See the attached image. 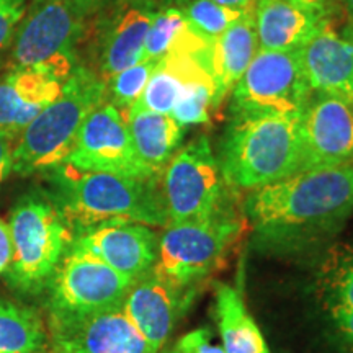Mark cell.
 <instances>
[{
	"label": "cell",
	"mask_w": 353,
	"mask_h": 353,
	"mask_svg": "<svg viewBox=\"0 0 353 353\" xmlns=\"http://www.w3.org/2000/svg\"><path fill=\"white\" fill-rule=\"evenodd\" d=\"M244 210L265 245L290 249L316 239L353 211V164L296 172L252 190Z\"/></svg>",
	"instance_id": "1"
},
{
	"label": "cell",
	"mask_w": 353,
	"mask_h": 353,
	"mask_svg": "<svg viewBox=\"0 0 353 353\" xmlns=\"http://www.w3.org/2000/svg\"><path fill=\"white\" fill-rule=\"evenodd\" d=\"M52 201L74 236L112 223L169 226L164 195L156 180L103 172H82L63 164L50 172Z\"/></svg>",
	"instance_id": "2"
},
{
	"label": "cell",
	"mask_w": 353,
	"mask_h": 353,
	"mask_svg": "<svg viewBox=\"0 0 353 353\" xmlns=\"http://www.w3.org/2000/svg\"><path fill=\"white\" fill-rule=\"evenodd\" d=\"M299 117L301 114H232L218 161L226 183L252 192L299 172Z\"/></svg>",
	"instance_id": "3"
},
{
	"label": "cell",
	"mask_w": 353,
	"mask_h": 353,
	"mask_svg": "<svg viewBox=\"0 0 353 353\" xmlns=\"http://www.w3.org/2000/svg\"><path fill=\"white\" fill-rule=\"evenodd\" d=\"M107 85L85 68L74 69L63 92L26 126L12 152V172L43 174L68 161L79 131L94 110L105 103Z\"/></svg>",
	"instance_id": "4"
},
{
	"label": "cell",
	"mask_w": 353,
	"mask_h": 353,
	"mask_svg": "<svg viewBox=\"0 0 353 353\" xmlns=\"http://www.w3.org/2000/svg\"><path fill=\"white\" fill-rule=\"evenodd\" d=\"M7 226L12 242V259L3 273L7 283L21 294H39L72 244V229L43 192L19 200Z\"/></svg>",
	"instance_id": "5"
},
{
	"label": "cell",
	"mask_w": 353,
	"mask_h": 353,
	"mask_svg": "<svg viewBox=\"0 0 353 353\" xmlns=\"http://www.w3.org/2000/svg\"><path fill=\"white\" fill-rule=\"evenodd\" d=\"M82 17L76 0H33L12 43V69H39L68 81Z\"/></svg>",
	"instance_id": "6"
},
{
	"label": "cell",
	"mask_w": 353,
	"mask_h": 353,
	"mask_svg": "<svg viewBox=\"0 0 353 353\" xmlns=\"http://www.w3.org/2000/svg\"><path fill=\"white\" fill-rule=\"evenodd\" d=\"M162 174L169 224L201 223L223 213L226 180L205 136L180 148Z\"/></svg>",
	"instance_id": "7"
},
{
	"label": "cell",
	"mask_w": 353,
	"mask_h": 353,
	"mask_svg": "<svg viewBox=\"0 0 353 353\" xmlns=\"http://www.w3.org/2000/svg\"><path fill=\"white\" fill-rule=\"evenodd\" d=\"M311 95L301 50H259L232 88L231 112L301 114Z\"/></svg>",
	"instance_id": "8"
},
{
	"label": "cell",
	"mask_w": 353,
	"mask_h": 353,
	"mask_svg": "<svg viewBox=\"0 0 353 353\" xmlns=\"http://www.w3.org/2000/svg\"><path fill=\"white\" fill-rule=\"evenodd\" d=\"M239 234V223L221 213L201 223L169 224L159 239L156 270L172 285L195 290L213 272Z\"/></svg>",
	"instance_id": "9"
},
{
	"label": "cell",
	"mask_w": 353,
	"mask_h": 353,
	"mask_svg": "<svg viewBox=\"0 0 353 353\" xmlns=\"http://www.w3.org/2000/svg\"><path fill=\"white\" fill-rule=\"evenodd\" d=\"M132 283L134 280L70 244L46 286L50 314L82 316L118 307Z\"/></svg>",
	"instance_id": "10"
},
{
	"label": "cell",
	"mask_w": 353,
	"mask_h": 353,
	"mask_svg": "<svg viewBox=\"0 0 353 353\" xmlns=\"http://www.w3.org/2000/svg\"><path fill=\"white\" fill-rule=\"evenodd\" d=\"M65 164L82 172H103L143 180L159 179L139 159L125 117L112 103H101L88 114Z\"/></svg>",
	"instance_id": "11"
},
{
	"label": "cell",
	"mask_w": 353,
	"mask_h": 353,
	"mask_svg": "<svg viewBox=\"0 0 353 353\" xmlns=\"http://www.w3.org/2000/svg\"><path fill=\"white\" fill-rule=\"evenodd\" d=\"M299 172L353 164V101L312 92L301 117Z\"/></svg>",
	"instance_id": "12"
},
{
	"label": "cell",
	"mask_w": 353,
	"mask_h": 353,
	"mask_svg": "<svg viewBox=\"0 0 353 353\" xmlns=\"http://www.w3.org/2000/svg\"><path fill=\"white\" fill-rule=\"evenodd\" d=\"M48 332L52 353H159L121 306L82 316L50 314Z\"/></svg>",
	"instance_id": "13"
},
{
	"label": "cell",
	"mask_w": 353,
	"mask_h": 353,
	"mask_svg": "<svg viewBox=\"0 0 353 353\" xmlns=\"http://www.w3.org/2000/svg\"><path fill=\"white\" fill-rule=\"evenodd\" d=\"M195 296V290L172 285L156 268L138 278L121 307L138 332L159 352Z\"/></svg>",
	"instance_id": "14"
},
{
	"label": "cell",
	"mask_w": 353,
	"mask_h": 353,
	"mask_svg": "<svg viewBox=\"0 0 353 353\" xmlns=\"http://www.w3.org/2000/svg\"><path fill=\"white\" fill-rule=\"evenodd\" d=\"M72 244L134 281L151 272L157 263L159 239L145 224H103L76 234Z\"/></svg>",
	"instance_id": "15"
},
{
	"label": "cell",
	"mask_w": 353,
	"mask_h": 353,
	"mask_svg": "<svg viewBox=\"0 0 353 353\" xmlns=\"http://www.w3.org/2000/svg\"><path fill=\"white\" fill-rule=\"evenodd\" d=\"M65 81L39 69H10L0 77V134L17 141L48 105L63 92Z\"/></svg>",
	"instance_id": "16"
},
{
	"label": "cell",
	"mask_w": 353,
	"mask_h": 353,
	"mask_svg": "<svg viewBox=\"0 0 353 353\" xmlns=\"http://www.w3.org/2000/svg\"><path fill=\"white\" fill-rule=\"evenodd\" d=\"M301 56L312 92L353 101V38L342 37L325 21Z\"/></svg>",
	"instance_id": "17"
},
{
	"label": "cell",
	"mask_w": 353,
	"mask_h": 353,
	"mask_svg": "<svg viewBox=\"0 0 353 353\" xmlns=\"http://www.w3.org/2000/svg\"><path fill=\"white\" fill-rule=\"evenodd\" d=\"M156 7L151 0H121L108 21L100 52L101 81L139 63Z\"/></svg>",
	"instance_id": "18"
},
{
	"label": "cell",
	"mask_w": 353,
	"mask_h": 353,
	"mask_svg": "<svg viewBox=\"0 0 353 353\" xmlns=\"http://www.w3.org/2000/svg\"><path fill=\"white\" fill-rule=\"evenodd\" d=\"M259 50L296 51L325 25V12L294 0H259L254 10Z\"/></svg>",
	"instance_id": "19"
},
{
	"label": "cell",
	"mask_w": 353,
	"mask_h": 353,
	"mask_svg": "<svg viewBox=\"0 0 353 353\" xmlns=\"http://www.w3.org/2000/svg\"><path fill=\"white\" fill-rule=\"evenodd\" d=\"M257 51L259 38L254 10L245 12L211 43L208 68L214 82V108L223 103L226 95L241 81Z\"/></svg>",
	"instance_id": "20"
},
{
	"label": "cell",
	"mask_w": 353,
	"mask_h": 353,
	"mask_svg": "<svg viewBox=\"0 0 353 353\" xmlns=\"http://www.w3.org/2000/svg\"><path fill=\"white\" fill-rule=\"evenodd\" d=\"M121 113L139 159L154 174L161 175L180 149L183 126H180L170 114L148 110L131 107Z\"/></svg>",
	"instance_id": "21"
},
{
	"label": "cell",
	"mask_w": 353,
	"mask_h": 353,
	"mask_svg": "<svg viewBox=\"0 0 353 353\" xmlns=\"http://www.w3.org/2000/svg\"><path fill=\"white\" fill-rule=\"evenodd\" d=\"M214 317L226 353H270L257 322L247 311L239 291L232 286L216 285Z\"/></svg>",
	"instance_id": "22"
},
{
	"label": "cell",
	"mask_w": 353,
	"mask_h": 353,
	"mask_svg": "<svg viewBox=\"0 0 353 353\" xmlns=\"http://www.w3.org/2000/svg\"><path fill=\"white\" fill-rule=\"evenodd\" d=\"M0 353H52L50 332L37 311L0 303Z\"/></svg>",
	"instance_id": "23"
},
{
	"label": "cell",
	"mask_w": 353,
	"mask_h": 353,
	"mask_svg": "<svg viewBox=\"0 0 353 353\" xmlns=\"http://www.w3.org/2000/svg\"><path fill=\"white\" fill-rule=\"evenodd\" d=\"M245 12L252 10L224 7L213 0H193L183 8L188 25L210 41H214L221 33L226 32Z\"/></svg>",
	"instance_id": "24"
},
{
	"label": "cell",
	"mask_w": 353,
	"mask_h": 353,
	"mask_svg": "<svg viewBox=\"0 0 353 353\" xmlns=\"http://www.w3.org/2000/svg\"><path fill=\"white\" fill-rule=\"evenodd\" d=\"M324 301L353 309V245L337 250L322 272Z\"/></svg>",
	"instance_id": "25"
},
{
	"label": "cell",
	"mask_w": 353,
	"mask_h": 353,
	"mask_svg": "<svg viewBox=\"0 0 353 353\" xmlns=\"http://www.w3.org/2000/svg\"><path fill=\"white\" fill-rule=\"evenodd\" d=\"M156 64L157 61L143 57L139 63L131 65V68H126L121 72L114 74L112 79H108L105 85H107V94L112 99L110 103L114 105L120 112H125V110L132 107L139 100L145 85H148V81Z\"/></svg>",
	"instance_id": "26"
},
{
	"label": "cell",
	"mask_w": 353,
	"mask_h": 353,
	"mask_svg": "<svg viewBox=\"0 0 353 353\" xmlns=\"http://www.w3.org/2000/svg\"><path fill=\"white\" fill-rule=\"evenodd\" d=\"M214 101V82L213 79H201L188 83L182 97L176 100L172 108L170 117L180 126L201 125L210 120V112L213 110Z\"/></svg>",
	"instance_id": "27"
},
{
	"label": "cell",
	"mask_w": 353,
	"mask_h": 353,
	"mask_svg": "<svg viewBox=\"0 0 353 353\" xmlns=\"http://www.w3.org/2000/svg\"><path fill=\"white\" fill-rule=\"evenodd\" d=\"M26 8V0H0V54L12 46Z\"/></svg>",
	"instance_id": "28"
},
{
	"label": "cell",
	"mask_w": 353,
	"mask_h": 353,
	"mask_svg": "<svg viewBox=\"0 0 353 353\" xmlns=\"http://www.w3.org/2000/svg\"><path fill=\"white\" fill-rule=\"evenodd\" d=\"M329 324L332 332L342 347L348 353H353V309L342 306V304L325 301Z\"/></svg>",
	"instance_id": "29"
},
{
	"label": "cell",
	"mask_w": 353,
	"mask_h": 353,
	"mask_svg": "<svg viewBox=\"0 0 353 353\" xmlns=\"http://www.w3.org/2000/svg\"><path fill=\"white\" fill-rule=\"evenodd\" d=\"M175 350L179 353H226L223 347L211 343L208 329H196L183 335L176 342Z\"/></svg>",
	"instance_id": "30"
},
{
	"label": "cell",
	"mask_w": 353,
	"mask_h": 353,
	"mask_svg": "<svg viewBox=\"0 0 353 353\" xmlns=\"http://www.w3.org/2000/svg\"><path fill=\"white\" fill-rule=\"evenodd\" d=\"M12 259V242L8 226L3 219H0V275H3L7 270L8 263Z\"/></svg>",
	"instance_id": "31"
},
{
	"label": "cell",
	"mask_w": 353,
	"mask_h": 353,
	"mask_svg": "<svg viewBox=\"0 0 353 353\" xmlns=\"http://www.w3.org/2000/svg\"><path fill=\"white\" fill-rule=\"evenodd\" d=\"M12 139L0 134V185L6 182L8 174L12 172Z\"/></svg>",
	"instance_id": "32"
},
{
	"label": "cell",
	"mask_w": 353,
	"mask_h": 353,
	"mask_svg": "<svg viewBox=\"0 0 353 353\" xmlns=\"http://www.w3.org/2000/svg\"><path fill=\"white\" fill-rule=\"evenodd\" d=\"M213 2L224 7L241 8V10H255L259 0H213Z\"/></svg>",
	"instance_id": "33"
},
{
	"label": "cell",
	"mask_w": 353,
	"mask_h": 353,
	"mask_svg": "<svg viewBox=\"0 0 353 353\" xmlns=\"http://www.w3.org/2000/svg\"><path fill=\"white\" fill-rule=\"evenodd\" d=\"M294 2L303 3V6L311 7V8H319V10H324L325 0H294Z\"/></svg>",
	"instance_id": "34"
},
{
	"label": "cell",
	"mask_w": 353,
	"mask_h": 353,
	"mask_svg": "<svg viewBox=\"0 0 353 353\" xmlns=\"http://www.w3.org/2000/svg\"><path fill=\"white\" fill-rule=\"evenodd\" d=\"M345 6H347L348 15H350V19L353 21V0H345Z\"/></svg>",
	"instance_id": "35"
},
{
	"label": "cell",
	"mask_w": 353,
	"mask_h": 353,
	"mask_svg": "<svg viewBox=\"0 0 353 353\" xmlns=\"http://www.w3.org/2000/svg\"><path fill=\"white\" fill-rule=\"evenodd\" d=\"M172 353H179V352H176V350H174V352H172Z\"/></svg>",
	"instance_id": "36"
},
{
	"label": "cell",
	"mask_w": 353,
	"mask_h": 353,
	"mask_svg": "<svg viewBox=\"0 0 353 353\" xmlns=\"http://www.w3.org/2000/svg\"><path fill=\"white\" fill-rule=\"evenodd\" d=\"M176 2H182V0H176Z\"/></svg>",
	"instance_id": "37"
}]
</instances>
